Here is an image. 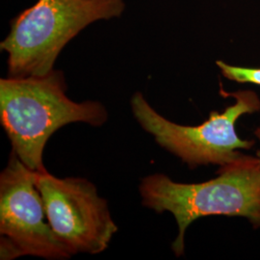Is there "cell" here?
<instances>
[{"mask_svg":"<svg viewBox=\"0 0 260 260\" xmlns=\"http://www.w3.org/2000/svg\"><path fill=\"white\" fill-rule=\"evenodd\" d=\"M108 118L98 102L75 103L67 95L62 71L43 76L0 79V121L13 152L29 169L47 170L44 150L53 133L73 122L102 126Z\"/></svg>","mask_w":260,"mask_h":260,"instance_id":"cell-1","label":"cell"},{"mask_svg":"<svg viewBox=\"0 0 260 260\" xmlns=\"http://www.w3.org/2000/svg\"><path fill=\"white\" fill-rule=\"evenodd\" d=\"M219 172V177L195 184L175 182L163 174L151 175L141 181L143 205L157 213L171 212L176 218L178 235L172 249L177 256L184 252L187 228L205 216H240L253 226H260L258 158L242 155Z\"/></svg>","mask_w":260,"mask_h":260,"instance_id":"cell-2","label":"cell"},{"mask_svg":"<svg viewBox=\"0 0 260 260\" xmlns=\"http://www.w3.org/2000/svg\"><path fill=\"white\" fill-rule=\"evenodd\" d=\"M124 8L123 0H38L12 19L0 44L8 54V77L49 74L62 49L84 28L119 18Z\"/></svg>","mask_w":260,"mask_h":260,"instance_id":"cell-3","label":"cell"},{"mask_svg":"<svg viewBox=\"0 0 260 260\" xmlns=\"http://www.w3.org/2000/svg\"><path fill=\"white\" fill-rule=\"evenodd\" d=\"M221 93L233 96L235 103L223 113H210L207 121L196 126H186L169 121L155 111L142 93L131 98V110L141 127L151 134L158 145L180 158L190 167L200 165H226L241 157L238 149H250L253 141L242 140L235 129L244 114L260 110V100L252 91Z\"/></svg>","mask_w":260,"mask_h":260,"instance_id":"cell-4","label":"cell"},{"mask_svg":"<svg viewBox=\"0 0 260 260\" xmlns=\"http://www.w3.org/2000/svg\"><path fill=\"white\" fill-rule=\"evenodd\" d=\"M35 181L48 223L74 255L98 254L108 248L118 226L107 202L91 181L56 177L47 170L35 172Z\"/></svg>","mask_w":260,"mask_h":260,"instance_id":"cell-5","label":"cell"},{"mask_svg":"<svg viewBox=\"0 0 260 260\" xmlns=\"http://www.w3.org/2000/svg\"><path fill=\"white\" fill-rule=\"evenodd\" d=\"M0 234L15 244L22 256L63 260L74 255L47 221L35 171L13 151L0 175Z\"/></svg>","mask_w":260,"mask_h":260,"instance_id":"cell-6","label":"cell"},{"mask_svg":"<svg viewBox=\"0 0 260 260\" xmlns=\"http://www.w3.org/2000/svg\"><path fill=\"white\" fill-rule=\"evenodd\" d=\"M217 66L220 68L224 77L239 83H252L260 86V69L236 67L217 61Z\"/></svg>","mask_w":260,"mask_h":260,"instance_id":"cell-7","label":"cell"},{"mask_svg":"<svg viewBox=\"0 0 260 260\" xmlns=\"http://www.w3.org/2000/svg\"><path fill=\"white\" fill-rule=\"evenodd\" d=\"M254 134H255V136L257 137V139L259 140L260 143V127H258L257 129L255 130V132H254ZM256 156L258 158V160H259L260 163V149L259 150H257V152H256Z\"/></svg>","mask_w":260,"mask_h":260,"instance_id":"cell-8","label":"cell"}]
</instances>
